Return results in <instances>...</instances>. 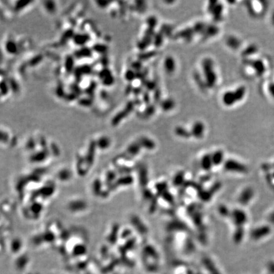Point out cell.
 I'll return each mask as SVG.
<instances>
[{
  "label": "cell",
  "instance_id": "1",
  "mask_svg": "<svg viewBox=\"0 0 274 274\" xmlns=\"http://www.w3.org/2000/svg\"><path fill=\"white\" fill-rule=\"evenodd\" d=\"M213 64L210 59H205L202 62V69L206 79V83L209 87H212L216 83V75L213 70Z\"/></svg>",
  "mask_w": 274,
  "mask_h": 274
},
{
  "label": "cell",
  "instance_id": "2",
  "mask_svg": "<svg viewBox=\"0 0 274 274\" xmlns=\"http://www.w3.org/2000/svg\"><path fill=\"white\" fill-rule=\"evenodd\" d=\"M240 100L238 94L235 92H229L225 93V95L223 98V101L225 103L226 105H232L233 103L235 102L236 100Z\"/></svg>",
  "mask_w": 274,
  "mask_h": 274
},
{
  "label": "cell",
  "instance_id": "3",
  "mask_svg": "<svg viewBox=\"0 0 274 274\" xmlns=\"http://www.w3.org/2000/svg\"><path fill=\"white\" fill-rule=\"evenodd\" d=\"M133 108H134V102H129L128 103H127V104L126 107H125V109L122 111H121V112H120L119 114H118L117 116H116V123L117 122H119V121L123 119L125 116L128 115L130 113L133 111Z\"/></svg>",
  "mask_w": 274,
  "mask_h": 274
},
{
  "label": "cell",
  "instance_id": "4",
  "mask_svg": "<svg viewBox=\"0 0 274 274\" xmlns=\"http://www.w3.org/2000/svg\"><path fill=\"white\" fill-rule=\"evenodd\" d=\"M204 125L201 122H197L193 125L192 127V133L196 137H199L202 136L203 131H204Z\"/></svg>",
  "mask_w": 274,
  "mask_h": 274
},
{
  "label": "cell",
  "instance_id": "5",
  "mask_svg": "<svg viewBox=\"0 0 274 274\" xmlns=\"http://www.w3.org/2000/svg\"><path fill=\"white\" fill-rule=\"evenodd\" d=\"M164 67L168 73H173L175 69V62L171 56H168L164 61Z\"/></svg>",
  "mask_w": 274,
  "mask_h": 274
},
{
  "label": "cell",
  "instance_id": "6",
  "mask_svg": "<svg viewBox=\"0 0 274 274\" xmlns=\"http://www.w3.org/2000/svg\"><path fill=\"white\" fill-rule=\"evenodd\" d=\"M193 32L194 31H193V29H191V28H187V29H185L183 30L182 31L179 32L178 34V36L187 40H189L192 38Z\"/></svg>",
  "mask_w": 274,
  "mask_h": 274
},
{
  "label": "cell",
  "instance_id": "7",
  "mask_svg": "<svg viewBox=\"0 0 274 274\" xmlns=\"http://www.w3.org/2000/svg\"><path fill=\"white\" fill-rule=\"evenodd\" d=\"M174 103L171 99H166L161 102L160 107L164 111H169L174 107Z\"/></svg>",
  "mask_w": 274,
  "mask_h": 274
},
{
  "label": "cell",
  "instance_id": "8",
  "mask_svg": "<svg viewBox=\"0 0 274 274\" xmlns=\"http://www.w3.org/2000/svg\"><path fill=\"white\" fill-rule=\"evenodd\" d=\"M218 32V28L213 26H209L208 27H206V29L204 31L205 34L207 36H212L217 34Z\"/></svg>",
  "mask_w": 274,
  "mask_h": 274
},
{
  "label": "cell",
  "instance_id": "9",
  "mask_svg": "<svg viewBox=\"0 0 274 274\" xmlns=\"http://www.w3.org/2000/svg\"><path fill=\"white\" fill-rule=\"evenodd\" d=\"M222 11V7L221 4H216L215 7L213 8V10H212V13H213L214 17L216 19H218L221 15V13Z\"/></svg>",
  "mask_w": 274,
  "mask_h": 274
},
{
  "label": "cell",
  "instance_id": "10",
  "mask_svg": "<svg viewBox=\"0 0 274 274\" xmlns=\"http://www.w3.org/2000/svg\"><path fill=\"white\" fill-rule=\"evenodd\" d=\"M206 29V27L204 26V23H202L201 22H199V23H197L195 25L194 27H193V31L194 32H199V33H201V32H204Z\"/></svg>",
  "mask_w": 274,
  "mask_h": 274
},
{
  "label": "cell",
  "instance_id": "11",
  "mask_svg": "<svg viewBox=\"0 0 274 274\" xmlns=\"http://www.w3.org/2000/svg\"><path fill=\"white\" fill-rule=\"evenodd\" d=\"M136 77V74L133 70H127L125 74V78L129 81H133Z\"/></svg>",
  "mask_w": 274,
  "mask_h": 274
},
{
  "label": "cell",
  "instance_id": "12",
  "mask_svg": "<svg viewBox=\"0 0 274 274\" xmlns=\"http://www.w3.org/2000/svg\"><path fill=\"white\" fill-rule=\"evenodd\" d=\"M147 24L149 26V28H150V29H154V27L156 26L157 20H156V18H155V17H150L147 19Z\"/></svg>",
  "mask_w": 274,
  "mask_h": 274
},
{
  "label": "cell",
  "instance_id": "13",
  "mask_svg": "<svg viewBox=\"0 0 274 274\" xmlns=\"http://www.w3.org/2000/svg\"><path fill=\"white\" fill-rule=\"evenodd\" d=\"M163 34L158 33L154 36V44L157 47H159L162 44L163 42Z\"/></svg>",
  "mask_w": 274,
  "mask_h": 274
},
{
  "label": "cell",
  "instance_id": "14",
  "mask_svg": "<svg viewBox=\"0 0 274 274\" xmlns=\"http://www.w3.org/2000/svg\"><path fill=\"white\" fill-rule=\"evenodd\" d=\"M155 51H152V52H147V53H141L140 55L139 58L140 60H145V59H148L150 57H152L154 55H155Z\"/></svg>",
  "mask_w": 274,
  "mask_h": 274
},
{
  "label": "cell",
  "instance_id": "15",
  "mask_svg": "<svg viewBox=\"0 0 274 274\" xmlns=\"http://www.w3.org/2000/svg\"><path fill=\"white\" fill-rule=\"evenodd\" d=\"M176 133H177L178 135L183 136H187L189 135H188V132L186 131V130H185V129H184V128H183V127H177V129H176Z\"/></svg>",
  "mask_w": 274,
  "mask_h": 274
},
{
  "label": "cell",
  "instance_id": "16",
  "mask_svg": "<svg viewBox=\"0 0 274 274\" xmlns=\"http://www.w3.org/2000/svg\"><path fill=\"white\" fill-rule=\"evenodd\" d=\"M154 111H155L154 107L150 105V106L147 107V108H146L145 111V113L147 116H151V115H152L154 114Z\"/></svg>",
  "mask_w": 274,
  "mask_h": 274
},
{
  "label": "cell",
  "instance_id": "17",
  "mask_svg": "<svg viewBox=\"0 0 274 274\" xmlns=\"http://www.w3.org/2000/svg\"><path fill=\"white\" fill-rule=\"evenodd\" d=\"M145 86L149 90H153L155 88V83L154 81H146Z\"/></svg>",
  "mask_w": 274,
  "mask_h": 274
},
{
  "label": "cell",
  "instance_id": "18",
  "mask_svg": "<svg viewBox=\"0 0 274 274\" xmlns=\"http://www.w3.org/2000/svg\"><path fill=\"white\" fill-rule=\"evenodd\" d=\"M132 65V67H133L135 70H139L141 67V63L140 62H133V65Z\"/></svg>",
  "mask_w": 274,
  "mask_h": 274
},
{
  "label": "cell",
  "instance_id": "19",
  "mask_svg": "<svg viewBox=\"0 0 274 274\" xmlns=\"http://www.w3.org/2000/svg\"><path fill=\"white\" fill-rule=\"evenodd\" d=\"M144 101L145 103H147L150 101V97H149V94L147 93H145L144 94Z\"/></svg>",
  "mask_w": 274,
  "mask_h": 274
},
{
  "label": "cell",
  "instance_id": "20",
  "mask_svg": "<svg viewBox=\"0 0 274 274\" xmlns=\"http://www.w3.org/2000/svg\"><path fill=\"white\" fill-rule=\"evenodd\" d=\"M160 92H159V91H158V92H157V94H155V95H154V99H155V100H156V101H157V100H159V99H160Z\"/></svg>",
  "mask_w": 274,
  "mask_h": 274
},
{
  "label": "cell",
  "instance_id": "21",
  "mask_svg": "<svg viewBox=\"0 0 274 274\" xmlns=\"http://www.w3.org/2000/svg\"><path fill=\"white\" fill-rule=\"evenodd\" d=\"M133 92H134V93L135 94V95H139V94L141 93V89H140V88H135V89H134Z\"/></svg>",
  "mask_w": 274,
  "mask_h": 274
}]
</instances>
